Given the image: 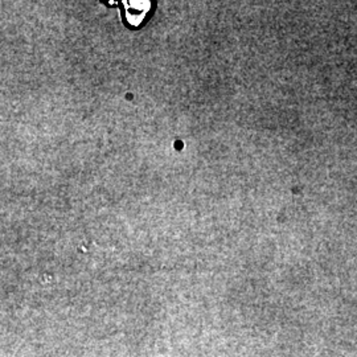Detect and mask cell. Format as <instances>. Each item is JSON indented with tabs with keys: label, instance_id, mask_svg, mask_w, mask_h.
Masks as SVG:
<instances>
[{
	"label": "cell",
	"instance_id": "1",
	"mask_svg": "<svg viewBox=\"0 0 357 357\" xmlns=\"http://www.w3.org/2000/svg\"><path fill=\"white\" fill-rule=\"evenodd\" d=\"M125 19L131 26H141L144 22L146 15L151 10V1H123Z\"/></svg>",
	"mask_w": 357,
	"mask_h": 357
}]
</instances>
